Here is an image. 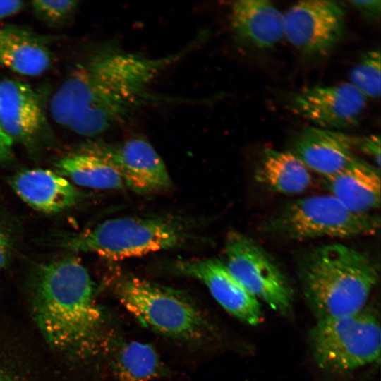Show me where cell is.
<instances>
[{"label": "cell", "instance_id": "d4e9b609", "mask_svg": "<svg viewBox=\"0 0 381 381\" xmlns=\"http://www.w3.org/2000/svg\"><path fill=\"white\" fill-rule=\"evenodd\" d=\"M350 4L368 20H376L380 18L381 1H351Z\"/></svg>", "mask_w": 381, "mask_h": 381}, {"label": "cell", "instance_id": "30bf717a", "mask_svg": "<svg viewBox=\"0 0 381 381\" xmlns=\"http://www.w3.org/2000/svg\"><path fill=\"white\" fill-rule=\"evenodd\" d=\"M367 102L368 98L348 82L302 90L292 95L289 106L315 127L336 131L356 125Z\"/></svg>", "mask_w": 381, "mask_h": 381}, {"label": "cell", "instance_id": "6da1fadb", "mask_svg": "<svg viewBox=\"0 0 381 381\" xmlns=\"http://www.w3.org/2000/svg\"><path fill=\"white\" fill-rule=\"evenodd\" d=\"M94 294L89 272L75 258L54 260L40 269L32 313L55 350L82 358L99 348L104 320Z\"/></svg>", "mask_w": 381, "mask_h": 381}, {"label": "cell", "instance_id": "4fadbf2b", "mask_svg": "<svg viewBox=\"0 0 381 381\" xmlns=\"http://www.w3.org/2000/svg\"><path fill=\"white\" fill-rule=\"evenodd\" d=\"M358 137L317 127L303 129L294 138L291 152L308 169L324 178L346 169L359 158L356 155Z\"/></svg>", "mask_w": 381, "mask_h": 381}, {"label": "cell", "instance_id": "ffe728a7", "mask_svg": "<svg viewBox=\"0 0 381 381\" xmlns=\"http://www.w3.org/2000/svg\"><path fill=\"white\" fill-rule=\"evenodd\" d=\"M255 179L272 190L298 194L312 183L308 167L291 152L266 149L255 175Z\"/></svg>", "mask_w": 381, "mask_h": 381}, {"label": "cell", "instance_id": "7c38bea8", "mask_svg": "<svg viewBox=\"0 0 381 381\" xmlns=\"http://www.w3.org/2000/svg\"><path fill=\"white\" fill-rule=\"evenodd\" d=\"M95 145L118 171L124 186L132 190L145 194L171 187V179L163 160L145 140L133 138L116 145Z\"/></svg>", "mask_w": 381, "mask_h": 381}, {"label": "cell", "instance_id": "ac0fdd59", "mask_svg": "<svg viewBox=\"0 0 381 381\" xmlns=\"http://www.w3.org/2000/svg\"><path fill=\"white\" fill-rule=\"evenodd\" d=\"M51 64L50 52L37 36L19 28H0V65L23 75L37 76Z\"/></svg>", "mask_w": 381, "mask_h": 381}, {"label": "cell", "instance_id": "484cf974", "mask_svg": "<svg viewBox=\"0 0 381 381\" xmlns=\"http://www.w3.org/2000/svg\"><path fill=\"white\" fill-rule=\"evenodd\" d=\"M23 2L18 0H0V20L19 12Z\"/></svg>", "mask_w": 381, "mask_h": 381}, {"label": "cell", "instance_id": "44dd1931", "mask_svg": "<svg viewBox=\"0 0 381 381\" xmlns=\"http://www.w3.org/2000/svg\"><path fill=\"white\" fill-rule=\"evenodd\" d=\"M161 372V363L150 345L131 341L121 345L116 356L117 381H151Z\"/></svg>", "mask_w": 381, "mask_h": 381}, {"label": "cell", "instance_id": "f1b7e54d", "mask_svg": "<svg viewBox=\"0 0 381 381\" xmlns=\"http://www.w3.org/2000/svg\"><path fill=\"white\" fill-rule=\"evenodd\" d=\"M0 381H22L11 371L0 367Z\"/></svg>", "mask_w": 381, "mask_h": 381}, {"label": "cell", "instance_id": "e0dca14e", "mask_svg": "<svg viewBox=\"0 0 381 381\" xmlns=\"http://www.w3.org/2000/svg\"><path fill=\"white\" fill-rule=\"evenodd\" d=\"M325 186L349 210L369 214L380 205V171L363 159L342 171L324 178Z\"/></svg>", "mask_w": 381, "mask_h": 381}, {"label": "cell", "instance_id": "5b68a950", "mask_svg": "<svg viewBox=\"0 0 381 381\" xmlns=\"http://www.w3.org/2000/svg\"><path fill=\"white\" fill-rule=\"evenodd\" d=\"M114 289L125 309L155 332L188 341L204 340L212 333L196 306L173 289L130 275L117 279Z\"/></svg>", "mask_w": 381, "mask_h": 381}, {"label": "cell", "instance_id": "8992f818", "mask_svg": "<svg viewBox=\"0 0 381 381\" xmlns=\"http://www.w3.org/2000/svg\"><path fill=\"white\" fill-rule=\"evenodd\" d=\"M380 219L347 209L331 194L297 199L263 224V231L284 238L304 241L320 237L351 238L375 235Z\"/></svg>", "mask_w": 381, "mask_h": 381}, {"label": "cell", "instance_id": "7a4b0ae2", "mask_svg": "<svg viewBox=\"0 0 381 381\" xmlns=\"http://www.w3.org/2000/svg\"><path fill=\"white\" fill-rule=\"evenodd\" d=\"M298 275L305 298L320 320L362 310L378 282L379 269L364 251L332 243L304 254Z\"/></svg>", "mask_w": 381, "mask_h": 381}, {"label": "cell", "instance_id": "cb8c5ba5", "mask_svg": "<svg viewBox=\"0 0 381 381\" xmlns=\"http://www.w3.org/2000/svg\"><path fill=\"white\" fill-rule=\"evenodd\" d=\"M356 150L373 159L376 166L380 168V139L378 135L358 137Z\"/></svg>", "mask_w": 381, "mask_h": 381}, {"label": "cell", "instance_id": "8fae6325", "mask_svg": "<svg viewBox=\"0 0 381 381\" xmlns=\"http://www.w3.org/2000/svg\"><path fill=\"white\" fill-rule=\"evenodd\" d=\"M173 270L194 278L207 288L212 297L229 314L250 325H257L262 317L260 301L231 274L217 258L178 260Z\"/></svg>", "mask_w": 381, "mask_h": 381}, {"label": "cell", "instance_id": "5bb4252c", "mask_svg": "<svg viewBox=\"0 0 381 381\" xmlns=\"http://www.w3.org/2000/svg\"><path fill=\"white\" fill-rule=\"evenodd\" d=\"M0 120L12 142L24 144L32 143L46 125L36 92L28 84L15 79L0 81Z\"/></svg>", "mask_w": 381, "mask_h": 381}, {"label": "cell", "instance_id": "3957f363", "mask_svg": "<svg viewBox=\"0 0 381 381\" xmlns=\"http://www.w3.org/2000/svg\"><path fill=\"white\" fill-rule=\"evenodd\" d=\"M182 55L176 53L152 57L109 46L83 64L98 135L122 122L149 102L155 101L152 84Z\"/></svg>", "mask_w": 381, "mask_h": 381}, {"label": "cell", "instance_id": "d6986e66", "mask_svg": "<svg viewBox=\"0 0 381 381\" xmlns=\"http://www.w3.org/2000/svg\"><path fill=\"white\" fill-rule=\"evenodd\" d=\"M56 172L75 184L95 189H121L124 183L95 144L87 145L56 163Z\"/></svg>", "mask_w": 381, "mask_h": 381}, {"label": "cell", "instance_id": "9a60e30c", "mask_svg": "<svg viewBox=\"0 0 381 381\" xmlns=\"http://www.w3.org/2000/svg\"><path fill=\"white\" fill-rule=\"evenodd\" d=\"M231 25L240 42L257 49H270L284 37V13L269 1H235Z\"/></svg>", "mask_w": 381, "mask_h": 381}, {"label": "cell", "instance_id": "277c9868", "mask_svg": "<svg viewBox=\"0 0 381 381\" xmlns=\"http://www.w3.org/2000/svg\"><path fill=\"white\" fill-rule=\"evenodd\" d=\"M192 238L189 225L183 220L121 217L107 219L63 243L71 250L95 253L116 261L181 247Z\"/></svg>", "mask_w": 381, "mask_h": 381}, {"label": "cell", "instance_id": "9c48e42d", "mask_svg": "<svg viewBox=\"0 0 381 381\" xmlns=\"http://www.w3.org/2000/svg\"><path fill=\"white\" fill-rule=\"evenodd\" d=\"M344 25V9L334 1H301L284 13V37L307 56L329 54L340 41Z\"/></svg>", "mask_w": 381, "mask_h": 381}, {"label": "cell", "instance_id": "52a82bcc", "mask_svg": "<svg viewBox=\"0 0 381 381\" xmlns=\"http://www.w3.org/2000/svg\"><path fill=\"white\" fill-rule=\"evenodd\" d=\"M310 341L319 368L334 373L354 370L379 360L380 320L365 308L353 315L320 320L310 332Z\"/></svg>", "mask_w": 381, "mask_h": 381}, {"label": "cell", "instance_id": "4316f807", "mask_svg": "<svg viewBox=\"0 0 381 381\" xmlns=\"http://www.w3.org/2000/svg\"><path fill=\"white\" fill-rule=\"evenodd\" d=\"M13 143L5 133L0 120V162L8 160L12 155Z\"/></svg>", "mask_w": 381, "mask_h": 381}, {"label": "cell", "instance_id": "83f0119b", "mask_svg": "<svg viewBox=\"0 0 381 381\" xmlns=\"http://www.w3.org/2000/svg\"><path fill=\"white\" fill-rule=\"evenodd\" d=\"M8 241L1 232H0V269L4 265L8 256Z\"/></svg>", "mask_w": 381, "mask_h": 381}, {"label": "cell", "instance_id": "2e32d148", "mask_svg": "<svg viewBox=\"0 0 381 381\" xmlns=\"http://www.w3.org/2000/svg\"><path fill=\"white\" fill-rule=\"evenodd\" d=\"M11 186L27 204L45 213H56L73 205L78 190L64 176L48 169L25 170L13 176Z\"/></svg>", "mask_w": 381, "mask_h": 381}, {"label": "cell", "instance_id": "603a6c76", "mask_svg": "<svg viewBox=\"0 0 381 381\" xmlns=\"http://www.w3.org/2000/svg\"><path fill=\"white\" fill-rule=\"evenodd\" d=\"M78 4L75 0H37L32 2V8L42 20L51 24H59L73 14Z\"/></svg>", "mask_w": 381, "mask_h": 381}, {"label": "cell", "instance_id": "ba28073f", "mask_svg": "<svg viewBox=\"0 0 381 381\" xmlns=\"http://www.w3.org/2000/svg\"><path fill=\"white\" fill-rule=\"evenodd\" d=\"M225 252L227 269L248 291L277 313L290 314L293 289L283 272L262 248L240 232L229 231Z\"/></svg>", "mask_w": 381, "mask_h": 381}, {"label": "cell", "instance_id": "7402d4cb", "mask_svg": "<svg viewBox=\"0 0 381 381\" xmlns=\"http://www.w3.org/2000/svg\"><path fill=\"white\" fill-rule=\"evenodd\" d=\"M380 51L373 49L364 52L349 73V83L367 98L380 96Z\"/></svg>", "mask_w": 381, "mask_h": 381}]
</instances>
